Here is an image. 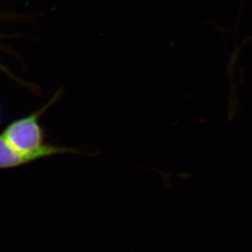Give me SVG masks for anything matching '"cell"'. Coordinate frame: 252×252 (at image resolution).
Instances as JSON below:
<instances>
[{
  "instance_id": "obj_1",
  "label": "cell",
  "mask_w": 252,
  "mask_h": 252,
  "mask_svg": "<svg viewBox=\"0 0 252 252\" xmlns=\"http://www.w3.org/2000/svg\"><path fill=\"white\" fill-rule=\"evenodd\" d=\"M58 98L55 94L42 108L26 117L20 118L9 123L3 130L2 135L20 152L30 154H39L43 158L58 154H82L73 148L45 143V132L40 124V118L51 108Z\"/></svg>"
},
{
  "instance_id": "obj_2",
  "label": "cell",
  "mask_w": 252,
  "mask_h": 252,
  "mask_svg": "<svg viewBox=\"0 0 252 252\" xmlns=\"http://www.w3.org/2000/svg\"><path fill=\"white\" fill-rule=\"evenodd\" d=\"M42 158L43 157L39 154L20 152L9 144L2 134L0 135V170L16 168Z\"/></svg>"
},
{
  "instance_id": "obj_3",
  "label": "cell",
  "mask_w": 252,
  "mask_h": 252,
  "mask_svg": "<svg viewBox=\"0 0 252 252\" xmlns=\"http://www.w3.org/2000/svg\"><path fill=\"white\" fill-rule=\"evenodd\" d=\"M2 124V108H1V105H0V126Z\"/></svg>"
}]
</instances>
